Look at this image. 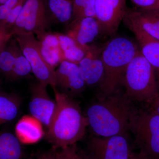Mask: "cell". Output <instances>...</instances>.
Wrapping results in <instances>:
<instances>
[{
  "mask_svg": "<svg viewBox=\"0 0 159 159\" xmlns=\"http://www.w3.org/2000/svg\"><path fill=\"white\" fill-rule=\"evenodd\" d=\"M56 107L46 139L54 149L76 144L84 137L88 122L73 98L53 88Z\"/></svg>",
  "mask_w": 159,
  "mask_h": 159,
  "instance_id": "6da1fadb",
  "label": "cell"
},
{
  "mask_svg": "<svg viewBox=\"0 0 159 159\" xmlns=\"http://www.w3.org/2000/svg\"><path fill=\"white\" fill-rule=\"evenodd\" d=\"M130 99L116 93L101 97L87 110L88 125L96 136L107 137L125 135L129 130V115L132 107Z\"/></svg>",
  "mask_w": 159,
  "mask_h": 159,
  "instance_id": "7a4b0ae2",
  "label": "cell"
},
{
  "mask_svg": "<svg viewBox=\"0 0 159 159\" xmlns=\"http://www.w3.org/2000/svg\"><path fill=\"white\" fill-rule=\"evenodd\" d=\"M139 51L131 40L116 37L110 40L101 50L104 76L99 86L102 97H107L116 90L129 63Z\"/></svg>",
  "mask_w": 159,
  "mask_h": 159,
  "instance_id": "3957f363",
  "label": "cell"
},
{
  "mask_svg": "<svg viewBox=\"0 0 159 159\" xmlns=\"http://www.w3.org/2000/svg\"><path fill=\"white\" fill-rule=\"evenodd\" d=\"M156 72L139 50L129 64L120 82L125 87V94L129 99L150 103L158 96Z\"/></svg>",
  "mask_w": 159,
  "mask_h": 159,
  "instance_id": "277c9868",
  "label": "cell"
},
{
  "mask_svg": "<svg viewBox=\"0 0 159 159\" xmlns=\"http://www.w3.org/2000/svg\"><path fill=\"white\" fill-rule=\"evenodd\" d=\"M129 130L133 134L141 153L159 159V115L151 110L132 108Z\"/></svg>",
  "mask_w": 159,
  "mask_h": 159,
  "instance_id": "5b68a950",
  "label": "cell"
},
{
  "mask_svg": "<svg viewBox=\"0 0 159 159\" xmlns=\"http://www.w3.org/2000/svg\"><path fill=\"white\" fill-rule=\"evenodd\" d=\"M14 36L38 80L51 85L52 88L55 87V69L49 65L43 58L34 34L30 33Z\"/></svg>",
  "mask_w": 159,
  "mask_h": 159,
  "instance_id": "8992f818",
  "label": "cell"
},
{
  "mask_svg": "<svg viewBox=\"0 0 159 159\" xmlns=\"http://www.w3.org/2000/svg\"><path fill=\"white\" fill-rule=\"evenodd\" d=\"M50 26L43 0H26L10 33L13 36L30 33L37 35L48 31Z\"/></svg>",
  "mask_w": 159,
  "mask_h": 159,
  "instance_id": "52a82bcc",
  "label": "cell"
},
{
  "mask_svg": "<svg viewBox=\"0 0 159 159\" xmlns=\"http://www.w3.org/2000/svg\"><path fill=\"white\" fill-rule=\"evenodd\" d=\"M85 152L90 159H129L132 152L125 135L92 137Z\"/></svg>",
  "mask_w": 159,
  "mask_h": 159,
  "instance_id": "ba28073f",
  "label": "cell"
},
{
  "mask_svg": "<svg viewBox=\"0 0 159 159\" xmlns=\"http://www.w3.org/2000/svg\"><path fill=\"white\" fill-rule=\"evenodd\" d=\"M126 2V0H96V18L101 33L107 35L116 34L128 10Z\"/></svg>",
  "mask_w": 159,
  "mask_h": 159,
  "instance_id": "9c48e42d",
  "label": "cell"
},
{
  "mask_svg": "<svg viewBox=\"0 0 159 159\" xmlns=\"http://www.w3.org/2000/svg\"><path fill=\"white\" fill-rule=\"evenodd\" d=\"M48 84L38 82L31 86L29 110L31 116L48 128L56 107V102L49 96Z\"/></svg>",
  "mask_w": 159,
  "mask_h": 159,
  "instance_id": "30bf717a",
  "label": "cell"
},
{
  "mask_svg": "<svg viewBox=\"0 0 159 159\" xmlns=\"http://www.w3.org/2000/svg\"><path fill=\"white\" fill-rule=\"evenodd\" d=\"M55 83L60 92L72 98L80 95L87 86L78 64L67 61L61 63L55 70Z\"/></svg>",
  "mask_w": 159,
  "mask_h": 159,
  "instance_id": "8fae6325",
  "label": "cell"
},
{
  "mask_svg": "<svg viewBox=\"0 0 159 159\" xmlns=\"http://www.w3.org/2000/svg\"><path fill=\"white\" fill-rule=\"evenodd\" d=\"M102 48L91 45L85 56L78 63L80 71L86 86L100 85L104 76L101 58Z\"/></svg>",
  "mask_w": 159,
  "mask_h": 159,
  "instance_id": "7c38bea8",
  "label": "cell"
},
{
  "mask_svg": "<svg viewBox=\"0 0 159 159\" xmlns=\"http://www.w3.org/2000/svg\"><path fill=\"white\" fill-rule=\"evenodd\" d=\"M99 33L101 30L96 18L86 17L71 21L66 26L65 34L88 49Z\"/></svg>",
  "mask_w": 159,
  "mask_h": 159,
  "instance_id": "4fadbf2b",
  "label": "cell"
},
{
  "mask_svg": "<svg viewBox=\"0 0 159 159\" xmlns=\"http://www.w3.org/2000/svg\"><path fill=\"white\" fill-rule=\"evenodd\" d=\"M123 22L127 28L140 29L159 41L158 13L139 8L128 9Z\"/></svg>",
  "mask_w": 159,
  "mask_h": 159,
  "instance_id": "5bb4252c",
  "label": "cell"
},
{
  "mask_svg": "<svg viewBox=\"0 0 159 159\" xmlns=\"http://www.w3.org/2000/svg\"><path fill=\"white\" fill-rule=\"evenodd\" d=\"M40 51L43 58L55 69L64 61L58 37L56 33L45 31L36 35Z\"/></svg>",
  "mask_w": 159,
  "mask_h": 159,
  "instance_id": "9a60e30c",
  "label": "cell"
},
{
  "mask_svg": "<svg viewBox=\"0 0 159 159\" xmlns=\"http://www.w3.org/2000/svg\"><path fill=\"white\" fill-rule=\"evenodd\" d=\"M47 19L50 25L53 24L66 26L72 20V0H43Z\"/></svg>",
  "mask_w": 159,
  "mask_h": 159,
  "instance_id": "2e32d148",
  "label": "cell"
},
{
  "mask_svg": "<svg viewBox=\"0 0 159 159\" xmlns=\"http://www.w3.org/2000/svg\"><path fill=\"white\" fill-rule=\"evenodd\" d=\"M128 29L135 36L142 55L159 73V41L140 29Z\"/></svg>",
  "mask_w": 159,
  "mask_h": 159,
  "instance_id": "e0dca14e",
  "label": "cell"
},
{
  "mask_svg": "<svg viewBox=\"0 0 159 159\" xmlns=\"http://www.w3.org/2000/svg\"><path fill=\"white\" fill-rule=\"evenodd\" d=\"M42 124L32 116L23 117L16 125V135L25 144L36 143L44 135Z\"/></svg>",
  "mask_w": 159,
  "mask_h": 159,
  "instance_id": "ac0fdd59",
  "label": "cell"
},
{
  "mask_svg": "<svg viewBox=\"0 0 159 159\" xmlns=\"http://www.w3.org/2000/svg\"><path fill=\"white\" fill-rule=\"evenodd\" d=\"M21 143L16 136L11 133H0V159H22Z\"/></svg>",
  "mask_w": 159,
  "mask_h": 159,
  "instance_id": "d6986e66",
  "label": "cell"
},
{
  "mask_svg": "<svg viewBox=\"0 0 159 159\" xmlns=\"http://www.w3.org/2000/svg\"><path fill=\"white\" fill-rule=\"evenodd\" d=\"M56 34L59 40L64 61L78 64L85 56L89 48L88 49L83 48L66 34Z\"/></svg>",
  "mask_w": 159,
  "mask_h": 159,
  "instance_id": "ffe728a7",
  "label": "cell"
},
{
  "mask_svg": "<svg viewBox=\"0 0 159 159\" xmlns=\"http://www.w3.org/2000/svg\"><path fill=\"white\" fill-rule=\"evenodd\" d=\"M20 100L17 96L0 93V125L12 121L19 111Z\"/></svg>",
  "mask_w": 159,
  "mask_h": 159,
  "instance_id": "44dd1931",
  "label": "cell"
},
{
  "mask_svg": "<svg viewBox=\"0 0 159 159\" xmlns=\"http://www.w3.org/2000/svg\"><path fill=\"white\" fill-rule=\"evenodd\" d=\"M12 37L0 53V72L9 79L20 48L17 40Z\"/></svg>",
  "mask_w": 159,
  "mask_h": 159,
  "instance_id": "7402d4cb",
  "label": "cell"
},
{
  "mask_svg": "<svg viewBox=\"0 0 159 159\" xmlns=\"http://www.w3.org/2000/svg\"><path fill=\"white\" fill-rule=\"evenodd\" d=\"M72 20L86 17L96 18V0H72Z\"/></svg>",
  "mask_w": 159,
  "mask_h": 159,
  "instance_id": "603a6c76",
  "label": "cell"
},
{
  "mask_svg": "<svg viewBox=\"0 0 159 159\" xmlns=\"http://www.w3.org/2000/svg\"><path fill=\"white\" fill-rule=\"evenodd\" d=\"M31 72L32 70L30 64L20 48L17 52L10 79L16 80L25 78Z\"/></svg>",
  "mask_w": 159,
  "mask_h": 159,
  "instance_id": "cb8c5ba5",
  "label": "cell"
},
{
  "mask_svg": "<svg viewBox=\"0 0 159 159\" xmlns=\"http://www.w3.org/2000/svg\"><path fill=\"white\" fill-rule=\"evenodd\" d=\"M53 149L55 159H90L85 152L80 149L76 144Z\"/></svg>",
  "mask_w": 159,
  "mask_h": 159,
  "instance_id": "d4e9b609",
  "label": "cell"
},
{
  "mask_svg": "<svg viewBox=\"0 0 159 159\" xmlns=\"http://www.w3.org/2000/svg\"><path fill=\"white\" fill-rule=\"evenodd\" d=\"M26 0H8L0 6V24L16 6Z\"/></svg>",
  "mask_w": 159,
  "mask_h": 159,
  "instance_id": "484cf974",
  "label": "cell"
},
{
  "mask_svg": "<svg viewBox=\"0 0 159 159\" xmlns=\"http://www.w3.org/2000/svg\"><path fill=\"white\" fill-rule=\"evenodd\" d=\"M139 9L148 10L153 7L158 0H130Z\"/></svg>",
  "mask_w": 159,
  "mask_h": 159,
  "instance_id": "4316f807",
  "label": "cell"
},
{
  "mask_svg": "<svg viewBox=\"0 0 159 159\" xmlns=\"http://www.w3.org/2000/svg\"><path fill=\"white\" fill-rule=\"evenodd\" d=\"M13 36L4 30H0V53L9 39Z\"/></svg>",
  "mask_w": 159,
  "mask_h": 159,
  "instance_id": "83f0119b",
  "label": "cell"
},
{
  "mask_svg": "<svg viewBox=\"0 0 159 159\" xmlns=\"http://www.w3.org/2000/svg\"><path fill=\"white\" fill-rule=\"evenodd\" d=\"M29 159H55L53 148L48 152L37 154Z\"/></svg>",
  "mask_w": 159,
  "mask_h": 159,
  "instance_id": "f1b7e54d",
  "label": "cell"
},
{
  "mask_svg": "<svg viewBox=\"0 0 159 159\" xmlns=\"http://www.w3.org/2000/svg\"><path fill=\"white\" fill-rule=\"evenodd\" d=\"M150 109L159 115V95L150 102Z\"/></svg>",
  "mask_w": 159,
  "mask_h": 159,
  "instance_id": "f546056e",
  "label": "cell"
},
{
  "mask_svg": "<svg viewBox=\"0 0 159 159\" xmlns=\"http://www.w3.org/2000/svg\"><path fill=\"white\" fill-rule=\"evenodd\" d=\"M129 159H150L143 154L139 152V153H133L131 152L130 157Z\"/></svg>",
  "mask_w": 159,
  "mask_h": 159,
  "instance_id": "4dcf8cb0",
  "label": "cell"
},
{
  "mask_svg": "<svg viewBox=\"0 0 159 159\" xmlns=\"http://www.w3.org/2000/svg\"><path fill=\"white\" fill-rule=\"evenodd\" d=\"M149 11H153L154 12H156V13H158L159 14V0L157 2L156 4L152 7L150 9H148Z\"/></svg>",
  "mask_w": 159,
  "mask_h": 159,
  "instance_id": "1f68e13d",
  "label": "cell"
},
{
  "mask_svg": "<svg viewBox=\"0 0 159 159\" xmlns=\"http://www.w3.org/2000/svg\"><path fill=\"white\" fill-rule=\"evenodd\" d=\"M8 0H0V6L6 2Z\"/></svg>",
  "mask_w": 159,
  "mask_h": 159,
  "instance_id": "d6a6232c",
  "label": "cell"
}]
</instances>
